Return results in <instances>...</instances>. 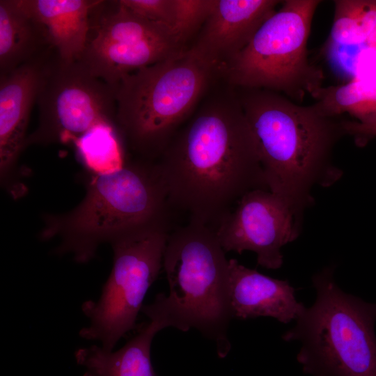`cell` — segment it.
<instances>
[{
	"instance_id": "cell-1",
	"label": "cell",
	"mask_w": 376,
	"mask_h": 376,
	"mask_svg": "<svg viewBox=\"0 0 376 376\" xmlns=\"http://www.w3.org/2000/svg\"><path fill=\"white\" fill-rule=\"evenodd\" d=\"M156 162L170 206L211 226L248 191L268 189L237 91L207 102Z\"/></svg>"
},
{
	"instance_id": "cell-2",
	"label": "cell",
	"mask_w": 376,
	"mask_h": 376,
	"mask_svg": "<svg viewBox=\"0 0 376 376\" xmlns=\"http://www.w3.org/2000/svg\"><path fill=\"white\" fill-rule=\"evenodd\" d=\"M238 88L266 186L297 213L329 170L334 146L345 134L342 120L274 91Z\"/></svg>"
},
{
	"instance_id": "cell-3",
	"label": "cell",
	"mask_w": 376,
	"mask_h": 376,
	"mask_svg": "<svg viewBox=\"0 0 376 376\" xmlns=\"http://www.w3.org/2000/svg\"><path fill=\"white\" fill-rule=\"evenodd\" d=\"M170 204L156 161L130 159L119 170L94 174L74 209L45 217L43 240L58 239V254L86 263L103 243L154 224H168Z\"/></svg>"
},
{
	"instance_id": "cell-4",
	"label": "cell",
	"mask_w": 376,
	"mask_h": 376,
	"mask_svg": "<svg viewBox=\"0 0 376 376\" xmlns=\"http://www.w3.org/2000/svg\"><path fill=\"white\" fill-rule=\"evenodd\" d=\"M217 74L188 48L124 77L116 91V126L126 149L158 159Z\"/></svg>"
},
{
	"instance_id": "cell-5",
	"label": "cell",
	"mask_w": 376,
	"mask_h": 376,
	"mask_svg": "<svg viewBox=\"0 0 376 376\" xmlns=\"http://www.w3.org/2000/svg\"><path fill=\"white\" fill-rule=\"evenodd\" d=\"M215 228L191 219L170 232L163 257L169 284L162 292L173 327L198 330L214 342L219 357L230 350L228 336L233 319L228 292V262Z\"/></svg>"
},
{
	"instance_id": "cell-6",
	"label": "cell",
	"mask_w": 376,
	"mask_h": 376,
	"mask_svg": "<svg viewBox=\"0 0 376 376\" xmlns=\"http://www.w3.org/2000/svg\"><path fill=\"white\" fill-rule=\"evenodd\" d=\"M316 298L283 335L297 340V354L310 376H376V304L343 291L326 269L313 277Z\"/></svg>"
},
{
	"instance_id": "cell-7",
	"label": "cell",
	"mask_w": 376,
	"mask_h": 376,
	"mask_svg": "<svg viewBox=\"0 0 376 376\" xmlns=\"http://www.w3.org/2000/svg\"><path fill=\"white\" fill-rule=\"evenodd\" d=\"M320 0H285L248 45L220 71L240 88L265 89L296 102L322 86L324 75L311 63L307 44Z\"/></svg>"
},
{
	"instance_id": "cell-8",
	"label": "cell",
	"mask_w": 376,
	"mask_h": 376,
	"mask_svg": "<svg viewBox=\"0 0 376 376\" xmlns=\"http://www.w3.org/2000/svg\"><path fill=\"white\" fill-rule=\"evenodd\" d=\"M169 228L167 224L147 225L123 234L110 244L113 266L99 299L81 306L89 320L79 336L113 350L119 340L136 327L150 287L163 268Z\"/></svg>"
},
{
	"instance_id": "cell-9",
	"label": "cell",
	"mask_w": 376,
	"mask_h": 376,
	"mask_svg": "<svg viewBox=\"0 0 376 376\" xmlns=\"http://www.w3.org/2000/svg\"><path fill=\"white\" fill-rule=\"evenodd\" d=\"M79 61L68 62L56 52L48 60L36 104L38 122L26 148L75 142L100 126H116V91Z\"/></svg>"
},
{
	"instance_id": "cell-10",
	"label": "cell",
	"mask_w": 376,
	"mask_h": 376,
	"mask_svg": "<svg viewBox=\"0 0 376 376\" xmlns=\"http://www.w3.org/2000/svg\"><path fill=\"white\" fill-rule=\"evenodd\" d=\"M187 49L168 27L136 14L120 0L93 9L78 61L96 77L118 86L126 75Z\"/></svg>"
},
{
	"instance_id": "cell-11",
	"label": "cell",
	"mask_w": 376,
	"mask_h": 376,
	"mask_svg": "<svg viewBox=\"0 0 376 376\" xmlns=\"http://www.w3.org/2000/svg\"><path fill=\"white\" fill-rule=\"evenodd\" d=\"M295 211L265 189L248 191L215 227L226 252L251 251L258 265L276 269L283 264L281 248L296 239Z\"/></svg>"
},
{
	"instance_id": "cell-12",
	"label": "cell",
	"mask_w": 376,
	"mask_h": 376,
	"mask_svg": "<svg viewBox=\"0 0 376 376\" xmlns=\"http://www.w3.org/2000/svg\"><path fill=\"white\" fill-rule=\"evenodd\" d=\"M278 0H217L189 48L221 70L250 42L260 25L280 6Z\"/></svg>"
},
{
	"instance_id": "cell-13",
	"label": "cell",
	"mask_w": 376,
	"mask_h": 376,
	"mask_svg": "<svg viewBox=\"0 0 376 376\" xmlns=\"http://www.w3.org/2000/svg\"><path fill=\"white\" fill-rule=\"evenodd\" d=\"M55 52L0 76L1 182L8 184L26 148V130L45 65Z\"/></svg>"
},
{
	"instance_id": "cell-14",
	"label": "cell",
	"mask_w": 376,
	"mask_h": 376,
	"mask_svg": "<svg viewBox=\"0 0 376 376\" xmlns=\"http://www.w3.org/2000/svg\"><path fill=\"white\" fill-rule=\"evenodd\" d=\"M286 280L248 268L236 259L228 262V292L233 318L271 317L287 324L299 317L304 305Z\"/></svg>"
},
{
	"instance_id": "cell-15",
	"label": "cell",
	"mask_w": 376,
	"mask_h": 376,
	"mask_svg": "<svg viewBox=\"0 0 376 376\" xmlns=\"http://www.w3.org/2000/svg\"><path fill=\"white\" fill-rule=\"evenodd\" d=\"M145 315L148 320L120 349L109 351L95 345L78 349L75 357L86 370L83 376H157L151 362V345L157 333L170 326L159 311L148 309Z\"/></svg>"
},
{
	"instance_id": "cell-16",
	"label": "cell",
	"mask_w": 376,
	"mask_h": 376,
	"mask_svg": "<svg viewBox=\"0 0 376 376\" xmlns=\"http://www.w3.org/2000/svg\"><path fill=\"white\" fill-rule=\"evenodd\" d=\"M100 0H20L45 27L49 42L63 61H78L87 42L91 14Z\"/></svg>"
},
{
	"instance_id": "cell-17",
	"label": "cell",
	"mask_w": 376,
	"mask_h": 376,
	"mask_svg": "<svg viewBox=\"0 0 376 376\" xmlns=\"http://www.w3.org/2000/svg\"><path fill=\"white\" fill-rule=\"evenodd\" d=\"M54 51L44 26L20 0H0V76Z\"/></svg>"
},
{
	"instance_id": "cell-18",
	"label": "cell",
	"mask_w": 376,
	"mask_h": 376,
	"mask_svg": "<svg viewBox=\"0 0 376 376\" xmlns=\"http://www.w3.org/2000/svg\"><path fill=\"white\" fill-rule=\"evenodd\" d=\"M313 104L328 116L347 113L360 123L376 120V76L352 78L336 85L322 86L311 96Z\"/></svg>"
},
{
	"instance_id": "cell-19",
	"label": "cell",
	"mask_w": 376,
	"mask_h": 376,
	"mask_svg": "<svg viewBox=\"0 0 376 376\" xmlns=\"http://www.w3.org/2000/svg\"><path fill=\"white\" fill-rule=\"evenodd\" d=\"M75 143L81 160L95 175L116 171L130 159L118 131L111 127H97Z\"/></svg>"
},
{
	"instance_id": "cell-20",
	"label": "cell",
	"mask_w": 376,
	"mask_h": 376,
	"mask_svg": "<svg viewBox=\"0 0 376 376\" xmlns=\"http://www.w3.org/2000/svg\"><path fill=\"white\" fill-rule=\"evenodd\" d=\"M328 44L355 47L366 45L375 9L372 0H335Z\"/></svg>"
},
{
	"instance_id": "cell-21",
	"label": "cell",
	"mask_w": 376,
	"mask_h": 376,
	"mask_svg": "<svg viewBox=\"0 0 376 376\" xmlns=\"http://www.w3.org/2000/svg\"><path fill=\"white\" fill-rule=\"evenodd\" d=\"M216 2L217 0H175L173 33L182 45L185 46L201 31Z\"/></svg>"
},
{
	"instance_id": "cell-22",
	"label": "cell",
	"mask_w": 376,
	"mask_h": 376,
	"mask_svg": "<svg viewBox=\"0 0 376 376\" xmlns=\"http://www.w3.org/2000/svg\"><path fill=\"white\" fill-rule=\"evenodd\" d=\"M120 1L140 16L164 25L173 32L175 17V0H120Z\"/></svg>"
},
{
	"instance_id": "cell-23",
	"label": "cell",
	"mask_w": 376,
	"mask_h": 376,
	"mask_svg": "<svg viewBox=\"0 0 376 376\" xmlns=\"http://www.w3.org/2000/svg\"><path fill=\"white\" fill-rule=\"evenodd\" d=\"M342 126L345 134L354 136L360 142L376 137V120L368 123L342 120Z\"/></svg>"
},
{
	"instance_id": "cell-24",
	"label": "cell",
	"mask_w": 376,
	"mask_h": 376,
	"mask_svg": "<svg viewBox=\"0 0 376 376\" xmlns=\"http://www.w3.org/2000/svg\"><path fill=\"white\" fill-rule=\"evenodd\" d=\"M366 45L376 47V27L370 38H368L366 42Z\"/></svg>"
}]
</instances>
